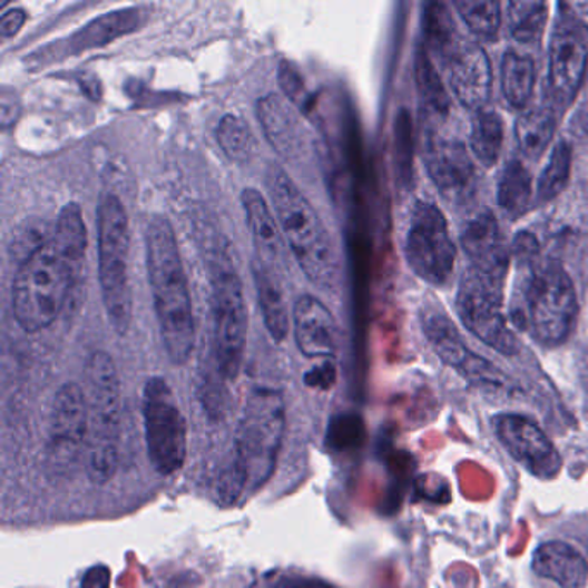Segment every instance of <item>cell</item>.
<instances>
[{"instance_id": "484cf974", "label": "cell", "mask_w": 588, "mask_h": 588, "mask_svg": "<svg viewBox=\"0 0 588 588\" xmlns=\"http://www.w3.org/2000/svg\"><path fill=\"white\" fill-rule=\"evenodd\" d=\"M556 115L547 107H533L516 121V140L530 159H539L555 138Z\"/></svg>"}, {"instance_id": "d590c367", "label": "cell", "mask_w": 588, "mask_h": 588, "mask_svg": "<svg viewBox=\"0 0 588 588\" xmlns=\"http://www.w3.org/2000/svg\"><path fill=\"white\" fill-rule=\"evenodd\" d=\"M411 159H413V137H411V119L405 111L399 112L395 121V165L401 178L411 176Z\"/></svg>"}, {"instance_id": "cb8c5ba5", "label": "cell", "mask_w": 588, "mask_h": 588, "mask_svg": "<svg viewBox=\"0 0 588 588\" xmlns=\"http://www.w3.org/2000/svg\"><path fill=\"white\" fill-rule=\"evenodd\" d=\"M253 275L264 325L273 341L280 344L287 339L288 329H291V313H288L287 301L276 278L278 275L257 261L253 266Z\"/></svg>"}, {"instance_id": "9c48e42d", "label": "cell", "mask_w": 588, "mask_h": 588, "mask_svg": "<svg viewBox=\"0 0 588 588\" xmlns=\"http://www.w3.org/2000/svg\"><path fill=\"white\" fill-rule=\"evenodd\" d=\"M88 404L85 389L78 383H65L53 399L47 433V478L53 483L69 480L87 455Z\"/></svg>"}, {"instance_id": "ac0fdd59", "label": "cell", "mask_w": 588, "mask_h": 588, "mask_svg": "<svg viewBox=\"0 0 588 588\" xmlns=\"http://www.w3.org/2000/svg\"><path fill=\"white\" fill-rule=\"evenodd\" d=\"M445 66L455 97L473 111H481L492 88V69L486 50L478 43L462 42Z\"/></svg>"}, {"instance_id": "8fae6325", "label": "cell", "mask_w": 588, "mask_h": 588, "mask_svg": "<svg viewBox=\"0 0 588 588\" xmlns=\"http://www.w3.org/2000/svg\"><path fill=\"white\" fill-rule=\"evenodd\" d=\"M502 301L504 280L471 266L462 276L455 307L464 326L483 344L499 354L514 355L518 341L502 313Z\"/></svg>"}, {"instance_id": "b9f144b4", "label": "cell", "mask_w": 588, "mask_h": 588, "mask_svg": "<svg viewBox=\"0 0 588 588\" xmlns=\"http://www.w3.org/2000/svg\"><path fill=\"white\" fill-rule=\"evenodd\" d=\"M275 588H336L335 585L329 581L321 580V578L301 577V575H288V577L280 578L275 584Z\"/></svg>"}, {"instance_id": "30bf717a", "label": "cell", "mask_w": 588, "mask_h": 588, "mask_svg": "<svg viewBox=\"0 0 588 588\" xmlns=\"http://www.w3.org/2000/svg\"><path fill=\"white\" fill-rule=\"evenodd\" d=\"M147 454L159 474L176 473L187 459V423L168 382L160 376L147 380L141 394Z\"/></svg>"}, {"instance_id": "3957f363", "label": "cell", "mask_w": 588, "mask_h": 588, "mask_svg": "<svg viewBox=\"0 0 588 588\" xmlns=\"http://www.w3.org/2000/svg\"><path fill=\"white\" fill-rule=\"evenodd\" d=\"M287 427V409L282 394L256 389L245 402L235 435L234 459L222 473L223 501L237 502L245 490H257L272 478Z\"/></svg>"}, {"instance_id": "4fadbf2b", "label": "cell", "mask_w": 588, "mask_h": 588, "mask_svg": "<svg viewBox=\"0 0 588 588\" xmlns=\"http://www.w3.org/2000/svg\"><path fill=\"white\" fill-rule=\"evenodd\" d=\"M421 326L424 335L440 360L448 366L458 370L474 385L492 390H504L506 376L496 370L492 363H487L480 355L473 354L462 341L461 333L455 329L454 321L443 313L439 306L428 304L421 311Z\"/></svg>"}, {"instance_id": "e575fe53", "label": "cell", "mask_w": 588, "mask_h": 588, "mask_svg": "<svg viewBox=\"0 0 588 588\" xmlns=\"http://www.w3.org/2000/svg\"><path fill=\"white\" fill-rule=\"evenodd\" d=\"M366 439V428L357 414H341L330 421L326 443L333 451L360 449Z\"/></svg>"}, {"instance_id": "4316f807", "label": "cell", "mask_w": 588, "mask_h": 588, "mask_svg": "<svg viewBox=\"0 0 588 588\" xmlns=\"http://www.w3.org/2000/svg\"><path fill=\"white\" fill-rule=\"evenodd\" d=\"M535 78L537 69L530 56L514 50L506 52L502 59V92L512 107L521 109L528 106L533 94Z\"/></svg>"}, {"instance_id": "52a82bcc", "label": "cell", "mask_w": 588, "mask_h": 588, "mask_svg": "<svg viewBox=\"0 0 588 588\" xmlns=\"http://www.w3.org/2000/svg\"><path fill=\"white\" fill-rule=\"evenodd\" d=\"M97 251H99V283L104 310L109 325L119 335L130 329L134 316L130 272V222L121 199L104 194L97 206Z\"/></svg>"}, {"instance_id": "83f0119b", "label": "cell", "mask_w": 588, "mask_h": 588, "mask_svg": "<svg viewBox=\"0 0 588 588\" xmlns=\"http://www.w3.org/2000/svg\"><path fill=\"white\" fill-rule=\"evenodd\" d=\"M497 203L512 219L520 218L530 209L531 175L520 160H509L502 171L497 187Z\"/></svg>"}, {"instance_id": "ee69618b", "label": "cell", "mask_w": 588, "mask_h": 588, "mask_svg": "<svg viewBox=\"0 0 588 588\" xmlns=\"http://www.w3.org/2000/svg\"><path fill=\"white\" fill-rule=\"evenodd\" d=\"M562 8L569 9L566 16L571 18L575 23L580 24L585 31H588V2H571V4L562 6Z\"/></svg>"}, {"instance_id": "f1b7e54d", "label": "cell", "mask_w": 588, "mask_h": 588, "mask_svg": "<svg viewBox=\"0 0 588 588\" xmlns=\"http://www.w3.org/2000/svg\"><path fill=\"white\" fill-rule=\"evenodd\" d=\"M504 144V122L493 111H478L471 122L470 146L483 168H492Z\"/></svg>"}, {"instance_id": "603a6c76", "label": "cell", "mask_w": 588, "mask_h": 588, "mask_svg": "<svg viewBox=\"0 0 588 588\" xmlns=\"http://www.w3.org/2000/svg\"><path fill=\"white\" fill-rule=\"evenodd\" d=\"M144 16L146 14L138 8L107 12L77 31L68 40V50L69 52H81V50L106 46L122 35L138 30V27L144 23Z\"/></svg>"}, {"instance_id": "7c38bea8", "label": "cell", "mask_w": 588, "mask_h": 588, "mask_svg": "<svg viewBox=\"0 0 588 588\" xmlns=\"http://www.w3.org/2000/svg\"><path fill=\"white\" fill-rule=\"evenodd\" d=\"M405 259L414 275L433 287L451 280L455 266V245L442 210L432 203H418L411 214Z\"/></svg>"}, {"instance_id": "60d3db41", "label": "cell", "mask_w": 588, "mask_h": 588, "mask_svg": "<svg viewBox=\"0 0 588 588\" xmlns=\"http://www.w3.org/2000/svg\"><path fill=\"white\" fill-rule=\"evenodd\" d=\"M306 383L317 389H330L335 383V366L332 360H326L321 366L306 374Z\"/></svg>"}, {"instance_id": "f546056e", "label": "cell", "mask_w": 588, "mask_h": 588, "mask_svg": "<svg viewBox=\"0 0 588 588\" xmlns=\"http://www.w3.org/2000/svg\"><path fill=\"white\" fill-rule=\"evenodd\" d=\"M416 81L424 112L432 118H445L451 109V99L427 50L418 53Z\"/></svg>"}, {"instance_id": "7402d4cb", "label": "cell", "mask_w": 588, "mask_h": 588, "mask_svg": "<svg viewBox=\"0 0 588 588\" xmlns=\"http://www.w3.org/2000/svg\"><path fill=\"white\" fill-rule=\"evenodd\" d=\"M257 118L263 125L267 141L275 147L276 153L287 159L297 154L298 146H301V127H298V119L292 111V107H288L282 97L267 94L259 99Z\"/></svg>"}, {"instance_id": "d6986e66", "label": "cell", "mask_w": 588, "mask_h": 588, "mask_svg": "<svg viewBox=\"0 0 588 588\" xmlns=\"http://www.w3.org/2000/svg\"><path fill=\"white\" fill-rule=\"evenodd\" d=\"M461 244L473 263L471 266L496 278L506 280L509 253L492 213L486 210L468 222L462 229Z\"/></svg>"}, {"instance_id": "836d02e7", "label": "cell", "mask_w": 588, "mask_h": 588, "mask_svg": "<svg viewBox=\"0 0 588 588\" xmlns=\"http://www.w3.org/2000/svg\"><path fill=\"white\" fill-rule=\"evenodd\" d=\"M216 138H218L223 153L237 163L253 156L254 147H256V140L247 122L235 115H225L219 119Z\"/></svg>"}, {"instance_id": "f35d334b", "label": "cell", "mask_w": 588, "mask_h": 588, "mask_svg": "<svg viewBox=\"0 0 588 588\" xmlns=\"http://www.w3.org/2000/svg\"><path fill=\"white\" fill-rule=\"evenodd\" d=\"M0 121H2V127L9 128L14 125L16 119L20 116L21 107L20 99L16 97V94L9 92V88H2V99H0Z\"/></svg>"}, {"instance_id": "4dcf8cb0", "label": "cell", "mask_w": 588, "mask_h": 588, "mask_svg": "<svg viewBox=\"0 0 588 588\" xmlns=\"http://www.w3.org/2000/svg\"><path fill=\"white\" fill-rule=\"evenodd\" d=\"M547 21V6L543 2H521L508 4L509 31L518 42L537 43L542 37Z\"/></svg>"}, {"instance_id": "5b68a950", "label": "cell", "mask_w": 588, "mask_h": 588, "mask_svg": "<svg viewBox=\"0 0 588 588\" xmlns=\"http://www.w3.org/2000/svg\"><path fill=\"white\" fill-rule=\"evenodd\" d=\"M88 404V445L85 470L94 486H106L116 474L121 443V383L111 355L96 351L85 364Z\"/></svg>"}, {"instance_id": "9a60e30c", "label": "cell", "mask_w": 588, "mask_h": 588, "mask_svg": "<svg viewBox=\"0 0 588 588\" xmlns=\"http://www.w3.org/2000/svg\"><path fill=\"white\" fill-rule=\"evenodd\" d=\"M493 432L509 454L537 478H555L561 471L558 449L539 424L521 414H497Z\"/></svg>"}, {"instance_id": "ffe728a7", "label": "cell", "mask_w": 588, "mask_h": 588, "mask_svg": "<svg viewBox=\"0 0 588 588\" xmlns=\"http://www.w3.org/2000/svg\"><path fill=\"white\" fill-rule=\"evenodd\" d=\"M242 206L247 216L248 229L256 245L257 263L276 273L282 263L283 238L278 219L272 207L257 188H245L242 192Z\"/></svg>"}, {"instance_id": "2e32d148", "label": "cell", "mask_w": 588, "mask_h": 588, "mask_svg": "<svg viewBox=\"0 0 588 588\" xmlns=\"http://www.w3.org/2000/svg\"><path fill=\"white\" fill-rule=\"evenodd\" d=\"M424 163L443 199L467 204L477 190V169L467 147L454 138L432 137L424 149Z\"/></svg>"}, {"instance_id": "7a4b0ae2", "label": "cell", "mask_w": 588, "mask_h": 588, "mask_svg": "<svg viewBox=\"0 0 588 588\" xmlns=\"http://www.w3.org/2000/svg\"><path fill=\"white\" fill-rule=\"evenodd\" d=\"M146 254L163 345L173 364H185L195 347L194 310L180 247L165 216H154L147 225Z\"/></svg>"}, {"instance_id": "d4e9b609", "label": "cell", "mask_w": 588, "mask_h": 588, "mask_svg": "<svg viewBox=\"0 0 588 588\" xmlns=\"http://www.w3.org/2000/svg\"><path fill=\"white\" fill-rule=\"evenodd\" d=\"M424 42L428 50L445 65L464 40L459 39L454 18L448 6L433 2L424 9Z\"/></svg>"}, {"instance_id": "8d00e7d4", "label": "cell", "mask_w": 588, "mask_h": 588, "mask_svg": "<svg viewBox=\"0 0 588 588\" xmlns=\"http://www.w3.org/2000/svg\"><path fill=\"white\" fill-rule=\"evenodd\" d=\"M278 80L280 87H282V90L285 92V96L288 97V100H292L294 106L301 107V109H306L307 104H310V96H307V88L306 85H304V78L298 74V69L295 68L294 62L285 61V59L280 62Z\"/></svg>"}, {"instance_id": "ba28073f", "label": "cell", "mask_w": 588, "mask_h": 588, "mask_svg": "<svg viewBox=\"0 0 588 588\" xmlns=\"http://www.w3.org/2000/svg\"><path fill=\"white\" fill-rule=\"evenodd\" d=\"M213 288L214 363L219 376L237 380L247 345V307L244 285L225 254L210 264Z\"/></svg>"}, {"instance_id": "ab89813d", "label": "cell", "mask_w": 588, "mask_h": 588, "mask_svg": "<svg viewBox=\"0 0 588 588\" xmlns=\"http://www.w3.org/2000/svg\"><path fill=\"white\" fill-rule=\"evenodd\" d=\"M27 11L21 8H12L9 11H4L2 14V21H0V30H2V39L8 40L14 35H18V31L23 28V24L27 23Z\"/></svg>"}, {"instance_id": "6da1fadb", "label": "cell", "mask_w": 588, "mask_h": 588, "mask_svg": "<svg viewBox=\"0 0 588 588\" xmlns=\"http://www.w3.org/2000/svg\"><path fill=\"white\" fill-rule=\"evenodd\" d=\"M87 245L81 207L68 203L59 210L50 237L18 263L12 280V313L20 329L37 333L52 325L84 266Z\"/></svg>"}, {"instance_id": "d6a6232c", "label": "cell", "mask_w": 588, "mask_h": 588, "mask_svg": "<svg viewBox=\"0 0 588 588\" xmlns=\"http://www.w3.org/2000/svg\"><path fill=\"white\" fill-rule=\"evenodd\" d=\"M455 9L461 14L462 21L470 28L471 33L477 35L478 39L492 40L497 39L501 30V4L486 0V2H455Z\"/></svg>"}, {"instance_id": "e0dca14e", "label": "cell", "mask_w": 588, "mask_h": 588, "mask_svg": "<svg viewBox=\"0 0 588 588\" xmlns=\"http://www.w3.org/2000/svg\"><path fill=\"white\" fill-rule=\"evenodd\" d=\"M298 351L311 360H332L336 351V323L329 307L314 297L301 295L292 311Z\"/></svg>"}, {"instance_id": "277c9868", "label": "cell", "mask_w": 588, "mask_h": 588, "mask_svg": "<svg viewBox=\"0 0 588 588\" xmlns=\"http://www.w3.org/2000/svg\"><path fill=\"white\" fill-rule=\"evenodd\" d=\"M266 190L283 237L291 245L304 275L314 287L333 291L339 282V259L332 238L306 195L280 166L266 171Z\"/></svg>"}, {"instance_id": "8992f818", "label": "cell", "mask_w": 588, "mask_h": 588, "mask_svg": "<svg viewBox=\"0 0 588 588\" xmlns=\"http://www.w3.org/2000/svg\"><path fill=\"white\" fill-rule=\"evenodd\" d=\"M511 313L516 325L530 330L539 344L547 347L565 344L577 325L574 282L559 264L533 267Z\"/></svg>"}, {"instance_id": "74e56055", "label": "cell", "mask_w": 588, "mask_h": 588, "mask_svg": "<svg viewBox=\"0 0 588 588\" xmlns=\"http://www.w3.org/2000/svg\"><path fill=\"white\" fill-rule=\"evenodd\" d=\"M512 251H514L516 259L520 261L521 264H530L533 263L535 257L539 256V242L533 235L521 232L514 238Z\"/></svg>"}, {"instance_id": "44dd1931", "label": "cell", "mask_w": 588, "mask_h": 588, "mask_svg": "<svg viewBox=\"0 0 588 588\" xmlns=\"http://www.w3.org/2000/svg\"><path fill=\"white\" fill-rule=\"evenodd\" d=\"M531 568L539 577L555 581L561 588H581L588 580V565L584 556L574 546L559 540L537 547Z\"/></svg>"}, {"instance_id": "1f68e13d", "label": "cell", "mask_w": 588, "mask_h": 588, "mask_svg": "<svg viewBox=\"0 0 588 588\" xmlns=\"http://www.w3.org/2000/svg\"><path fill=\"white\" fill-rule=\"evenodd\" d=\"M571 147L568 141H559L547 160L546 169L537 184V200L539 204L555 200L569 182L571 175Z\"/></svg>"}, {"instance_id": "5bb4252c", "label": "cell", "mask_w": 588, "mask_h": 588, "mask_svg": "<svg viewBox=\"0 0 588 588\" xmlns=\"http://www.w3.org/2000/svg\"><path fill=\"white\" fill-rule=\"evenodd\" d=\"M587 31L565 14L549 46V94L559 109L574 102L588 65Z\"/></svg>"}, {"instance_id": "7bdbcfd3", "label": "cell", "mask_w": 588, "mask_h": 588, "mask_svg": "<svg viewBox=\"0 0 588 588\" xmlns=\"http://www.w3.org/2000/svg\"><path fill=\"white\" fill-rule=\"evenodd\" d=\"M81 588H111V571L104 565L92 566L87 569Z\"/></svg>"}]
</instances>
